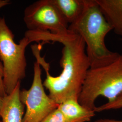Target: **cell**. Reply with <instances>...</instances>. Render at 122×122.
<instances>
[{"mask_svg":"<svg viewBox=\"0 0 122 122\" xmlns=\"http://www.w3.org/2000/svg\"><path fill=\"white\" fill-rule=\"evenodd\" d=\"M36 42H57L63 45L60 65L61 74L53 76L49 73V64L40 56L36 59L46 73L43 85L49 96L59 105L69 99H78L83 83L90 67L85 43L78 35L69 30L65 34H54L48 31H37L33 34Z\"/></svg>","mask_w":122,"mask_h":122,"instance_id":"6da1fadb","label":"cell"},{"mask_svg":"<svg viewBox=\"0 0 122 122\" xmlns=\"http://www.w3.org/2000/svg\"><path fill=\"white\" fill-rule=\"evenodd\" d=\"M68 30L83 39L90 67L106 65L119 54L110 51L106 47L105 37L112 30L100 11L96 0H86L83 13L76 21L69 25Z\"/></svg>","mask_w":122,"mask_h":122,"instance_id":"7a4b0ae2","label":"cell"},{"mask_svg":"<svg viewBox=\"0 0 122 122\" xmlns=\"http://www.w3.org/2000/svg\"><path fill=\"white\" fill-rule=\"evenodd\" d=\"M122 93V54L113 61L99 67H90L78 99L87 109L94 111L95 101L99 96L114 100Z\"/></svg>","mask_w":122,"mask_h":122,"instance_id":"3957f363","label":"cell"},{"mask_svg":"<svg viewBox=\"0 0 122 122\" xmlns=\"http://www.w3.org/2000/svg\"><path fill=\"white\" fill-rule=\"evenodd\" d=\"M31 43L24 37L16 44L14 35L4 17H0V60L3 67V83L6 95L13 92L26 76L25 50Z\"/></svg>","mask_w":122,"mask_h":122,"instance_id":"277c9868","label":"cell"},{"mask_svg":"<svg viewBox=\"0 0 122 122\" xmlns=\"http://www.w3.org/2000/svg\"><path fill=\"white\" fill-rule=\"evenodd\" d=\"M41 77V69L36 61L34 64V77L30 88L20 92V99L26 107L23 122H42L57 109L58 104L44 91Z\"/></svg>","mask_w":122,"mask_h":122,"instance_id":"5b68a950","label":"cell"},{"mask_svg":"<svg viewBox=\"0 0 122 122\" xmlns=\"http://www.w3.org/2000/svg\"><path fill=\"white\" fill-rule=\"evenodd\" d=\"M24 21L28 30L60 35L69 31V24L52 0H37L27 6L24 10Z\"/></svg>","mask_w":122,"mask_h":122,"instance_id":"8992f818","label":"cell"},{"mask_svg":"<svg viewBox=\"0 0 122 122\" xmlns=\"http://www.w3.org/2000/svg\"><path fill=\"white\" fill-rule=\"evenodd\" d=\"M20 82L13 92L3 98L0 117L2 122H23L24 107L20 99Z\"/></svg>","mask_w":122,"mask_h":122,"instance_id":"52a82bcc","label":"cell"},{"mask_svg":"<svg viewBox=\"0 0 122 122\" xmlns=\"http://www.w3.org/2000/svg\"><path fill=\"white\" fill-rule=\"evenodd\" d=\"M64 122H87L95 115L93 110L87 109L79 103L77 99H69L58 105Z\"/></svg>","mask_w":122,"mask_h":122,"instance_id":"ba28073f","label":"cell"},{"mask_svg":"<svg viewBox=\"0 0 122 122\" xmlns=\"http://www.w3.org/2000/svg\"><path fill=\"white\" fill-rule=\"evenodd\" d=\"M112 30L122 36V0H96Z\"/></svg>","mask_w":122,"mask_h":122,"instance_id":"9c48e42d","label":"cell"},{"mask_svg":"<svg viewBox=\"0 0 122 122\" xmlns=\"http://www.w3.org/2000/svg\"><path fill=\"white\" fill-rule=\"evenodd\" d=\"M52 2L69 25L81 16L86 4V0H52Z\"/></svg>","mask_w":122,"mask_h":122,"instance_id":"30bf717a","label":"cell"},{"mask_svg":"<svg viewBox=\"0 0 122 122\" xmlns=\"http://www.w3.org/2000/svg\"><path fill=\"white\" fill-rule=\"evenodd\" d=\"M122 108V93L113 101L102 105L99 107H96L94 111L100 112L110 109H118Z\"/></svg>","mask_w":122,"mask_h":122,"instance_id":"8fae6325","label":"cell"},{"mask_svg":"<svg viewBox=\"0 0 122 122\" xmlns=\"http://www.w3.org/2000/svg\"><path fill=\"white\" fill-rule=\"evenodd\" d=\"M42 122H64V121L61 113L57 108L45 118Z\"/></svg>","mask_w":122,"mask_h":122,"instance_id":"7c38bea8","label":"cell"},{"mask_svg":"<svg viewBox=\"0 0 122 122\" xmlns=\"http://www.w3.org/2000/svg\"><path fill=\"white\" fill-rule=\"evenodd\" d=\"M3 67L2 63L0 60V96L3 98L7 95L5 90L3 83Z\"/></svg>","mask_w":122,"mask_h":122,"instance_id":"4fadbf2b","label":"cell"},{"mask_svg":"<svg viewBox=\"0 0 122 122\" xmlns=\"http://www.w3.org/2000/svg\"><path fill=\"white\" fill-rule=\"evenodd\" d=\"M95 122H122V120H115L110 119H100L96 120Z\"/></svg>","mask_w":122,"mask_h":122,"instance_id":"5bb4252c","label":"cell"},{"mask_svg":"<svg viewBox=\"0 0 122 122\" xmlns=\"http://www.w3.org/2000/svg\"><path fill=\"white\" fill-rule=\"evenodd\" d=\"M10 3V1L9 0H0V9Z\"/></svg>","mask_w":122,"mask_h":122,"instance_id":"9a60e30c","label":"cell"},{"mask_svg":"<svg viewBox=\"0 0 122 122\" xmlns=\"http://www.w3.org/2000/svg\"><path fill=\"white\" fill-rule=\"evenodd\" d=\"M2 104H3V98L0 96V114L1 108L2 106Z\"/></svg>","mask_w":122,"mask_h":122,"instance_id":"2e32d148","label":"cell"},{"mask_svg":"<svg viewBox=\"0 0 122 122\" xmlns=\"http://www.w3.org/2000/svg\"><path fill=\"white\" fill-rule=\"evenodd\" d=\"M0 122H1V121H0Z\"/></svg>","mask_w":122,"mask_h":122,"instance_id":"e0dca14e","label":"cell"}]
</instances>
